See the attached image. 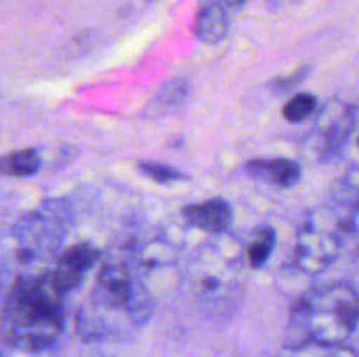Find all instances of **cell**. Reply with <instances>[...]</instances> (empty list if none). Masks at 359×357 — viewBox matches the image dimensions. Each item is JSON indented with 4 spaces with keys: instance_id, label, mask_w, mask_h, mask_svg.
Listing matches in <instances>:
<instances>
[{
    "instance_id": "obj_5",
    "label": "cell",
    "mask_w": 359,
    "mask_h": 357,
    "mask_svg": "<svg viewBox=\"0 0 359 357\" xmlns=\"http://www.w3.org/2000/svg\"><path fill=\"white\" fill-rule=\"evenodd\" d=\"M65 223L56 209L46 206L35 212L27 214L20 223L13 227V255L18 265L30 270L44 261L58 248L60 241L65 237Z\"/></svg>"
},
{
    "instance_id": "obj_15",
    "label": "cell",
    "mask_w": 359,
    "mask_h": 357,
    "mask_svg": "<svg viewBox=\"0 0 359 357\" xmlns=\"http://www.w3.org/2000/svg\"><path fill=\"white\" fill-rule=\"evenodd\" d=\"M137 170L156 184H177V182L189 181V175L170 164L158 163V161H142L137 164Z\"/></svg>"
},
{
    "instance_id": "obj_12",
    "label": "cell",
    "mask_w": 359,
    "mask_h": 357,
    "mask_svg": "<svg viewBox=\"0 0 359 357\" xmlns=\"http://www.w3.org/2000/svg\"><path fill=\"white\" fill-rule=\"evenodd\" d=\"M186 97H188V84L182 79H174L168 80L167 84H163L160 91L153 97L151 104L147 105V111L153 115H165L170 114V112L177 111L184 105Z\"/></svg>"
},
{
    "instance_id": "obj_10",
    "label": "cell",
    "mask_w": 359,
    "mask_h": 357,
    "mask_svg": "<svg viewBox=\"0 0 359 357\" xmlns=\"http://www.w3.org/2000/svg\"><path fill=\"white\" fill-rule=\"evenodd\" d=\"M230 30L228 9L216 0H202L196 13L195 34L200 42L207 46H217L226 38Z\"/></svg>"
},
{
    "instance_id": "obj_7",
    "label": "cell",
    "mask_w": 359,
    "mask_h": 357,
    "mask_svg": "<svg viewBox=\"0 0 359 357\" xmlns=\"http://www.w3.org/2000/svg\"><path fill=\"white\" fill-rule=\"evenodd\" d=\"M356 125L354 108L344 102L333 100L323 108L307 135V149L318 161H328L340 153Z\"/></svg>"
},
{
    "instance_id": "obj_9",
    "label": "cell",
    "mask_w": 359,
    "mask_h": 357,
    "mask_svg": "<svg viewBox=\"0 0 359 357\" xmlns=\"http://www.w3.org/2000/svg\"><path fill=\"white\" fill-rule=\"evenodd\" d=\"M182 217L189 226L209 234H223L233 220V209L223 198H210L191 203L182 209Z\"/></svg>"
},
{
    "instance_id": "obj_11",
    "label": "cell",
    "mask_w": 359,
    "mask_h": 357,
    "mask_svg": "<svg viewBox=\"0 0 359 357\" xmlns=\"http://www.w3.org/2000/svg\"><path fill=\"white\" fill-rule=\"evenodd\" d=\"M249 175L266 178L279 188H293L302 178V167L290 158H258L245 163Z\"/></svg>"
},
{
    "instance_id": "obj_2",
    "label": "cell",
    "mask_w": 359,
    "mask_h": 357,
    "mask_svg": "<svg viewBox=\"0 0 359 357\" xmlns=\"http://www.w3.org/2000/svg\"><path fill=\"white\" fill-rule=\"evenodd\" d=\"M63 301L49 272L16 276L4 300V343L23 352L51 349L63 331Z\"/></svg>"
},
{
    "instance_id": "obj_16",
    "label": "cell",
    "mask_w": 359,
    "mask_h": 357,
    "mask_svg": "<svg viewBox=\"0 0 359 357\" xmlns=\"http://www.w3.org/2000/svg\"><path fill=\"white\" fill-rule=\"evenodd\" d=\"M318 107V98L312 93H297L284 104L283 115L287 122H304Z\"/></svg>"
},
{
    "instance_id": "obj_19",
    "label": "cell",
    "mask_w": 359,
    "mask_h": 357,
    "mask_svg": "<svg viewBox=\"0 0 359 357\" xmlns=\"http://www.w3.org/2000/svg\"><path fill=\"white\" fill-rule=\"evenodd\" d=\"M216 2L223 4V6L230 10V9H237V7H241L242 4H244V0H216Z\"/></svg>"
},
{
    "instance_id": "obj_1",
    "label": "cell",
    "mask_w": 359,
    "mask_h": 357,
    "mask_svg": "<svg viewBox=\"0 0 359 357\" xmlns=\"http://www.w3.org/2000/svg\"><path fill=\"white\" fill-rule=\"evenodd\" d=\"M154 301L128 262H107L98 272L90 300L77 314V335L84 342H105L146 324Z\"/></svg>"
},
{
    "instance_id": "obj_18",
    "label": "cell",
    "mask_w": 359,
    "mask_h": 357,
    "mask_svg": "<svg viewBox=\"0 0 359 357\" xmlns=\"http://www.w3.org/2000/svg\"><path fill=\"white\" fill-rule=\"evenodd\" d=\"M309 72H311V66L304 65V66H300V69L290 72L287 76L276 77V79L270 83V90H272L276 94L287 93V91L294 90V88H297L298 84H300L302 80L309 76Z\"/></svg>"
},
{
    "instance_id": "obj_13",
    "label": "cell",
    "mask_w": 359,
    "mask_h": 357,
    "mask_svg": "<svg viewBox=\"0 0 359 357\" xmlns=\"http://www.w3.org/2000/svg\"><path fill=\"white\" fill-rule=\"evenodd\" d=\"M277 244V233L272 226H259L255 231L251 244L245 248V262L249 268L258 270L265 265L272 255Z\"/></svg>"
},
{
    "instance_id": "obj_14",
    "label": "cell",
    "mask_w": 359,
    "mask_h": 357,
    "mask_svg": "<svg viewBox=\"0 0 359 357\" xmlns=\"http://www.w3.org/2000/svg\"><path fill=\"white\" fill-rule=\"evenodd\" d=\"M2 174L11 177H32L41 170V156L35 149L13 150L2 158Z\"/></svg>"
},
{
    "instance_id": "obj_17",
    "label": "cell",
    "mask_w": 359,
    "mask_h": 357,
    "mask_svg": "<svg viewBox=\"0 0 359 357\" xmlns=\"http://www.w3.org/2000/svg\"><path fill=\"white\" fill-rule=\"evenodd\" d=\"M290 357H359L356 350L344 345H307L304 349L291 350Z\"/></svg>"
},
{
    "instance_id": "obj_4",
    "label": "cell",
    "mask_w": 359,
    "mask_h": 357,
    "mask_svg": "<svg viewBox=\"0 0 359 357\" xmlns=\"http://www.w3.org/2000/svg\"><path fill=\"white\" fill-rule=\"evenodd\" d=\"M188 280L193 296L209 307L237 301L242 293L241 247H226V241L205 245L189 268Z\"/></svg>"
},
{
    "instance_id": "obj_21",
    "label": "cell",
    "mask_w": 359,
    "mask_h": 357,
    "mask_svg": "<svg viewBox=\"0 0 359 357\" xmlns=\"http://www.w3.org/2000/svg\"><path fill=\"white\" fill-rule=\"evenodd\" d=\"M146 2H151V0H146Z\"/></svg>"
},
{
    "instance_id": "obj_20",
    "label": "cell",
    "mask_w": 359,
    "mask_h": 357,
    "mask_svg": "<svg viewBox=\"0 0 359 357\" xmlns=\"http://www.w3.org/2000/svg\"><path fill=\"white\" fill-rule=\"evenodd\" d=\"M358 146H359V136H358Z\"/></svg>"
},
{
    "instance_id": "obj_6",
    "label": "cell",
    "mask_w": 359,
    "mask_h": 357,
    "mask_svg": "<svg viewBox=\"0 0 359 357\" xmlns=\"http://www.w3.org/2000/svg\"><path fill=\"white\" fill-rule=\"evenodd\" d=\"M342 238V231L330 210L314 212L298 233L293 262L302 272L316 275L335 261Z\"/></svg>"
},
{
    "instance_id": "obj_8",
    "label": "cell",
    "mask_w": 359,
    "mask_h": 357,
    "mask_svg": "<svg viewBox=\"0 0 359 357\" xmlns=\"http://www.w3.org/2000/svg\"><path fill=\"white\" fill-rule=\"evenodd\" d=\"M98 258H100V251L93 244L79 241V244H74L65 248L48 272L55 286L63 294H67L83 284L84 276L93 268Z\"/></svg>"
},
{
    "instance_id": "obj_3",
    "label": "cell",
    "mask_w": 359,
    "mask_h": 357,
    "mask_svg": "<svg viewBox=\"0 0 359 357\" xmlns=\"http://www.w3.org/2000/svg\"><path fill=\"white\" fill-rule=\"evenodd\" d=\"M359 324V294L349 284H332L309 290L290 310L284 346L344 345Z\"/></svg>"
}]
</instances>
